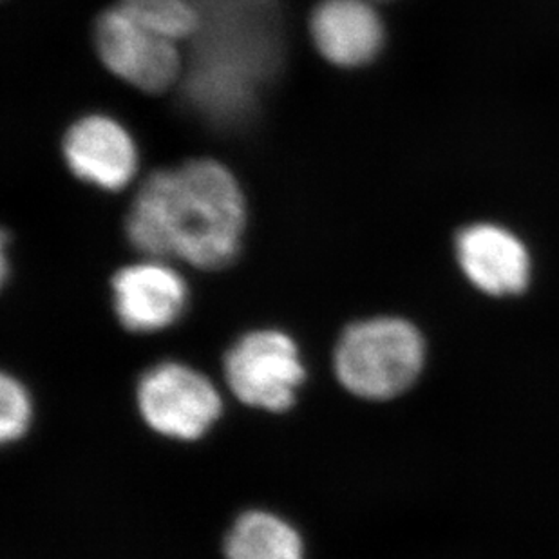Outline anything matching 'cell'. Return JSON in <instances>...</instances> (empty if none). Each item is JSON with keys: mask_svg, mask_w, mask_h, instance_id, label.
Wrapping results in <instances>:
<instances>
[{"mask_svg": "<svg viewBox=\"0 0 559 559\" xmlns=\"http://www.w3.org/2000/svg\"><path fill=\"white\" fill-rule=\"evenodd\" d=\"M198 32L181 76V106L212 131H245L283 73L281 0H190Z\"/></svg>", "mask_w": 559, "mask_h": 559, "instance_id": "1", "label": "cell"}, {"mask_svg": "<svg viewBox=\"0 0 559 559\" xmlns=\"http://www.w3.org/2000/svg\"><path fill=\"white\" fill-rule=\"evenodd\" d=\"M245 228L243 190L214 159L154 170L138 189L126 217L132 249L148 259H180L201 270L233 263Z\"/></svg>", "mask_w": 559, "mask_h": 559, "instance_id": "2", "label": "cell"}, {"mask_svg": "<svg viewBox=\"0 0 559 559\" xmlns=\"http://www.w3.org/2000/svg\"><path fill=\"white\" fill-rule=\"evenodd\" d=\"M424 362L423 333L401 317H373L349 324L333 354L341 385L365 401L402 395L417 382Z\"/></svg>", "mask_w": 559, "mask_h": 559, "instance_id": "3", "label": "cell"}, {"mask_svg": "<svg viewBox=\"0 0 559 559\" xmlns=\"http://www.w3.org/2000/svg\"><path fill=\"white\" fill-rule=\"evenodd\" d=\"M223 371L241 404L269 413L288 412L307 380L296 341L274 328L239 337L225 354Z\"/></svg>", "mask_w": 559, "mask_h": 559, "instance_id": "4", "label": "cell"}, {"mask_svg": "<svg viewBox=\"0 0 559 559\" xmlns=\"http://www.w3.org/2000/svg\"><path fill=\"white\" fill-rule=\"evenodd\" d=\"M136 402L148 428L181 442L209 433L223 412L216 385L181 362H162L148 368L138 382Z\"/></svg>", "mask_w": 559, "mask_h": 559, "instance_id": "5", "label": "cell"}, {"mask_svg": "<svg viewBox=\"0 0 559 559\" xmlns=\"http://www.w3.org/2000/svg\"><path fill=\"white\" fill-rule=\"evenodd\" d=\"M93 40L104 66L143 93H164L180 80L176 43L140 26L118 5L96 16Z\"/></svg>", "mask_w": 559, "mask_h": 559, "instance_id": "6", "label": "cell"}, {"mask_svg": "<svg viewBox=\"0 0 559 559\" xmlns=\"http://www.w3.org/2000/svg\"><path fill=\"white\" fill-rule=\"evenodd\" d=\"M118 321L132 333L162 332L180 321L189 302L183 277L162 259H147L118 270L111 280Z\"/></svg>", "mask_w": 559, "mask_h": 559, "instance_id": "7", "label": "cell"}, {"mask_svg": "<svg viewBox=\"0 0 559 559\" xmlns=\"http://www.w3.org/2000/svg\"><path fill=\"white\" fill-rule=\"evenodd\" d=\"M63 158L79 180L107 192L129 186L138 169L136 145L122 123L106 115H90L69 127Z\"/></svg>", "mask_w": 559, "mask_h": 559, "instance_id": "8", "label": "cell"}, {"mask_svg": "<svg viewBox=\"0 0 559 559\" xmlns=\"http://www.w3.org/2000/svg\"><path fill=\"white\" fill-rule=\"evenodd\" d=\"M456 258L465 277L487 296H518L527 290L531 258L514 234L497 225L460 230Z\"/></svg>", "mask_w": 559, "mask_h": 559, "instance_id": "9", "label": "cell"}, {"mask_svg": "<svg viewBox=\"0 0 559 559\" xmlns=\"http://www.w3.org/2000/svg\"><path fill=\"white\" fill-rule=\"evenodd\" d=\"M310 32L317 51L338 68L370 63L384 44V26L368 0H321Z\"/></svg>", "mask_w": 559, "mask_h": 559, "instance_id": "10", "label": "cell"}, {"mask_svg": "<svg viewBox=\"0 0 559 559\" xmlns=\"http://www.w3.org/2000/svg\"><path fill=\"white\" fill-rule=\"evenodd\" d=\"M223 549L227 559H305L299 531L269 511L241 514L228 531Z\"/></svg>", "mask_w": 559, "mask_h": 559, "instance_id": "11", "label": "cell"}, {"mask_svg": "<svg viewBox=\"0 0 559 559\" xmlns=\"http://www.w3.org/2000/svg\"><path fill=\"white\" fill-rule=\"evenodd\" d=\"M118 8L154 35L180 43L198 32V11L190 0H118Z\"/></svg>", "mask_w": 559, "mask_h": 559, "instance_id": "12", "label": "cell"}, {"mask_svg": "<svg viewBox=\"0 0 559 559\" xmlns=\"http://www.w3.org/2000/svg\"><path fill=\"white\" fill-rule=\"evenodd\" d=\"M33 404L26 385L16 377L2 373L0 380V438L11 443L21 440L32 426Z\"/></svg>", "mask_w": 559, "mask_h": 559, "instance_id": "13", "label": "cell"}, {"mask_svg": "<svg viewBox=\"0 0 559 559\" xmlns=\"http://www.w3.org/2000/svg\"><path fill=\"white\" fill-rule=\"evenodd\" d=\"M373 2H388V0H373Z\"/></svg>", "mask_w": 559, "mask_h": 559, "instance_id": "14", "label": "cell"}]
</instances>
